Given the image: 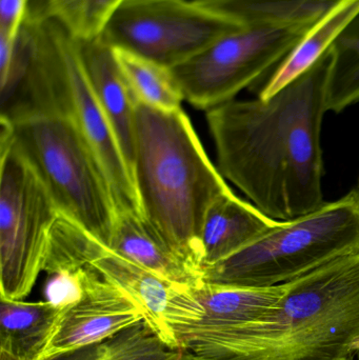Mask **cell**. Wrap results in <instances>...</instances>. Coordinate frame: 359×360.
I'll return each instance as SVG.
<instances>
[{"label":"cell","mask_w":359,"mask_h":360,"mask_svg":"<svg viewBox=\"0 0 359 360\" xmlns=\"http://www.w3.org/2000/svg\"><path fill=\"white\" fill-rule=\"evenodd\" d=\"M331 49L268 101H233L206 112L217 169L255 207L280 221L325 205L320 132Z\"/></svg>","instance_id":"obj_1"},{"label":"cell","mask_w":359,"mask_h":360,"mask_svg":"<svg viewBox=\"0 0 359 360\" xmlns=\"http://www.w3.org/2000/svg\"><path fill=\"white\" fill-rule=\"evenodd\" d=\"M176 333L200 360H356L359 252L289 281L280 302L253 321H200Z\"/></svg>","instance_id":"obj_2"},{"label":"cell","mask_w":359,"mask_h":360,"mask_svg":"<svg viewBox=\"0 0 359 360\" xmlns=\"http://www.w3.org/2000/svg\"><path fill=\"white\" fill-rule=\"evenodd\" d=\"M133 177L143 216L160 237L204 273L207 212L231 192L183 109L137 103Z\"/></svg>","instance_id":"obj_3"},{"label":"cell","mask_w":359,"mask_h":360,"mask_svg":"<svg viewBox=\"0 0 359 360\" xmlns=\"http://www.w3.org/2000/svg\"><path fill=\"white\" fill-rule=\"evenodd\" d=\"M358 252L359 192L354 188L207 266L204 283L273 287Z\"/></svg>","instance_id":"obj_4"},{"label":"cell","mask_w":359,"mask_h":360,"mask_svg":"<svg viewBox=\"0 0 359 360\" xmlns=\"http://www.w3.org/2000/svg\"><path fill=\"white\" fill-rule=\"evenodd\" d=\"M4 120L60 213L110 247L117 207L107 177L71 114Z\"/></svg>","instance_id":"obj_5"},{"label":"cell","mask_w":359,"mask_h":360,"mask_svg":"<svg viewBox=\"0 0 359 360\" xmlns=\"http://www.w3.org/2000/svg\"><path fill=\"white\" fill-rule=\"evenodd\" d=\"M0 128V300H22L44 272L60 210L6 120Z\"/></svg>","instance_id":"obj_6"},{"label":"cell","mask_w":359,"mask_h":360,"mask_svg":"<svg viewBox=\"0 0 359 360\" xmlns=\"http://www.w3.org/2000/svg\"><path fill=\"white\" fill-rule=\"evenodd\" d=\"M242 29L197 0H126L99 36L112 48L173 69Z\"/></svg>","instance_id":"obj_7"},{"label":"cell","mask_w":359,"mask_h":360,"mask_svg":"<svg viewBox=\"0 0 359 360\" xmlns=\"http://www.w3.org/2000/svg\"><path fill=\"white\" fill-rule=\"evenodd\" d=\"M311 25L251 27L233 32L173 68L183 99L209 111L235 99L274 70Z\"/></svg>","instance_id":"obj_8"},{"label":"cell","mask_w":359,"mask_h":360,"mask_svg":"<svg viewBox=\"0 0 359 360\" xmlns=\"http://www.w3.org/2000/svg\"><path fill=\"white\" fill-rule=\"evenodd\" d=\"M92 255L89 266L138 304L143 321L162 342L173 350H183L177 329L200 323L204 316L193 290L117 255L101 241Z\"/></svg>","instance_id":"obj_9"},{"label":"cell","mask_w":359,"mask_h":360,"mask_svg":"<svg viewBox=\"0 0 359 360\" xmlns=\"http://www.w3.org/2000/svg\"><path fill=\"white\" fill-rule=\"evenodd\" d=\"M143 321L138 304L90 266L81 300L63 311L39 360H53L98 344Z\"/></svg>","instance_id":"obj_10"},{"label":"cell","mask_w":359,"mask_h":360,"mask_svg":"<svg viewBox=\"0 0 359 360\" xmlns=\"http://www.w3.org/2000/svg\"><path fill=\"white\" fill-rule=\"evenodd\" d=\"M67 69L70 114L107 177L117 213L143 216L134 179L115 133L84 75L78 54L77 37L72 39L67 49Z\"/></svg>","instance_id":"obj_11"},{"label":"cell","mask_w":359,"mask_h":360,"mask_svg":"<svg viewBox=\"0 0 359 360\" xmlns=\"http://www.w3.org/2000/svg\"><path fill=\"white\" fill-rule=\"evenodd\" d=\"M77 46L84 75L113 128L133 176L136 103L116 61L113 48L100 36L77 37Z\"/></svg>","instance_id":"obj_12"},{"label":"cell","mask_w":359,"mask_h":360,"mask_svg":"<svg viewBox=\"0 0 359 360\" xmlns=\"http://www.w3.org/2000/svg\"><path fill=\"white\" fill-rule=\"evenodd\" d=\"M282 222L242 200L233 191L219 197L207 212L202 226L204 270L242 251Z\"/></svg>","instance_id":"obj_13"},{"label":"cell","mask_w":359,"mask_h":360,"mask_svg":"<svg viewBox=\"0 0 359 360\" xmlns=\"http://www.w3.org/2000/svg\"><path fill=\"white\" fill-rule=\"evenodd\" d=\"M110 249L173 283L190 289L204 283V273L174 251L145 216L117 213Z\"/></svg>","instance_id":"obj_14"},{"label":"cell","mask_w":359,"mask_h":360,"mask_svg":"<svg viewBox=\"0 0 359 360\" xmlns=\"http://www.w3.org/2000/svg\"><path fill=\"white\" fill-rule=\"evenodd\" d=\"M359 13V0H339L306 32L288 56L272 71L259 98L268 101L307 72L326 54Z\"/></svg>","instance_id":"obj_15"},{"label":"cell","mask_w":359,"mask_h":360,"mask_svg":"<svg viewBox=\"0 0 359 360\" xmlns=\"http://www.w3.org/2000/svg\"><path fill=\"white\" fill-rule=\"evenodd\" d=\"M63 311L46 300H0V350L20 359L39 360Z\"/></svg>","instance_id":"obj_16"},{"label":"cell","mask_w":359,"mask_h":360,"mask_svg":"<svg viewBox=\"0 0 359 360\" xmlns=\"http://www.w3.org/2000/svg\"><path fill=\"white\" fill-rule=\"evenodd\" d=\"M244 27L312 25L339 0H197Z\"/></svg>","instance_id":"obj_17"},{"label":"cell","mask_w":359,"mask_h":360,"mask_svg":"<svg viewBox=\"0 0 359 360\" xmlns=\"http://www.w3.org/2000/svg\"><path fill=\"white\" fill-rule=\"evenodd\" d=\"M288 283L273 287H242L204 283L193 290L204 311L200 321L238 323L251 321L273 308L284 297Z\"/></svg>","instance_id":"obj_18"},{"label":"cell","mask_w":359,"mask_h":360,"mask_svg":"<svg viewBox=\"0 0 359 360\" xmlns=\"http://www.w3.org/2000/svg\"><path fill=\"white\" fill-rule=\"evenodd\" d=\"M135 103L162 111L181 109L183 99L172 69L147 57L113 48Z\"/></svg>","instance_id":"obj_19"},{"label":"cell","mask_w":359,"mask_h":360,"mask_svg":"<svg viewBox=\"0 0 359 360\" xmlns=\"http://www.w3.org/2000/svg\"><path fill=\"white\" fill-rule=\"evenodd\" d=\"M359 103V13L331 46L327 112L341 113Z\"/></svg>","instance_id":"obj_20"},{"label":"cell","mask_w":359,"mask_h":360,"mask_svg":"<svg viewBox=\"0 0 359 360\" xmlns=\"http://www.w3.org/2000/svg\"><path fill=\"white\" fill-rule=\"evenodd\" d=\"M183 351L167 346L143 321L113 338L53 360H170Z\"/></svg>","instance_id":"obj_21"},{"label":"cell","mask_w":359,"mask_h":360,"mask_svg":"<svg viewBox=\"0 0 359 360\" xmlns=\"http://www.w3.org/2000/svg\"><path fill=\"white\" fill-rule=\"evenodd\" d=\"M90 266L65 269L48 273L44 296L46 302L65 310L81 300L86 289V277Z\"/></svg>","instance_id":"obj_22"},{"label":"cell","mask_w":359,"mask_h":360,"mask_svg":"<svg viewBox=\"0 0 359 360\" xmlns=\"http://www.w3.org/2000/svg\"><path fill=\"white\" fill-rule=\"evenodd\" d=\"M48 16L60 22L76 37H81L86 23V0H42Z\"/></svg>","instance_id":"obj_23"},{"label":"cell","mask_w":359,"mask_h":360,"mask_svg":"<svg viewBox=\"0 0 359 360\" xmlns=\"http://www.w3.org/2000/svg\"><path fill=\"white\" fill-rule=\"evenodd\" d=\"M124 0H86V23L81 37L100 35L112 15L124 4Z\"/></svg>","instance_id":"obj_24"},{"label":"cell","mask_w":359,"mask_h":360,"mask_svg":"<svg viewBox=\"0 0 359 360\" xmlns=\"http://www.w3.org/2000/svg\"><path fill=\"white\" fill-rule=\"evenodd\" d=\"M31 0H0V34L16 37L25 22Z\"/></svg>","instance_id":"obj_25"},{"label":"cell","mask_w":359,"mask_h":360,"mask_svg":"<svg viewBox=\"0 0 359 360\" xmlns=\"http://www.w3.org/2000/svg\"><path fill=\"white\" fill-rule=\"evenodd\" d=\"M170 360H200L193 353L188 352V351L183 350L181 354L177 355L176 357Z\"/></svg>","instance_id":"obj_26"},{"label":"cell","mask_w":359,"mask_h":360,"mask_svg":"<svg viewBox=\"0 0 359 360\" xmlns=\"http://www.w3.org/2000/svg\"><path fill=\"white\" fill-rule=\"evenodd\" d=\"M0 360H27L20 359V357L16 356V355L12 354V353L6 352V351L0 350Z\"/></svg>","instance_id":"obj_27"},{"label":"cell","mask_w":359,"mask_h":360,"mask_svg":"<svg viewBox=\"0 0 359 360\" xmlns=\"http://www.w3.org/2000/svg\"><path fill=\"white\" fill-rule=\"evenodd\" d=\"M355 190L358 191V192H359V176H358V184H356V186H355Z\"/></svg>","instance_id":"obj_28"},{"label":"cell","mask_w":359,"mask_h":360,"mask_svg":"<svg viewBox=\"0 0 359 360\" xmlns=\"http://www.w3.org/2000/svg\"><path fill=\"white\" fill-rule=\"evenodd\" d=\"M356 360H359V357H356Z\"/></svg>","instance_id":"obj_29"},{"label":"cell","mask_w":359,"mask_h":360,"mask_svg":"<svg viewBox=\"0 0 359 360\" xmlns=\"http://www.w3.org/2000/svg\"><path fill=\"white\" fill-rule=\"evenodd\" d=\"M358 357H359V350H358Z\"/></svg>","instance_id":"obj_30"},{"label":"cell","mask_w":359,"mask_h":360,"mask_svg":"<svg viewBox=\"0 0 359 360\" xmlns=\"http://www.w3.org/2000/svg\"><path fill=\"white\" fill-rule=\"evenodd\" d=\"M124 1H126V0H124Z\"/></svg>","instance_id":"obj_31"}]
</instances>
